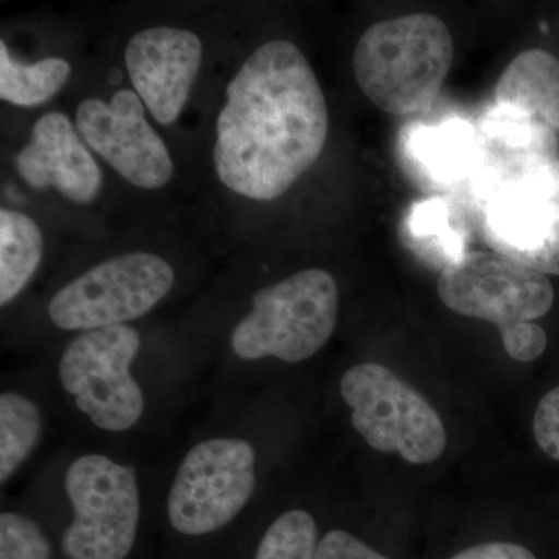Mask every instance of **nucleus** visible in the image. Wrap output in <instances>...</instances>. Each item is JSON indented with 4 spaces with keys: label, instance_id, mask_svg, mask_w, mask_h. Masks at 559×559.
Masks as SVG:
<instances>
[{
    "label": "nucleus",
    "instance_id": "1",
    "mask_svg": "<svg viewBox=\"0 0 559 559\" xmlns=\"http://www.w3.org/2000/svg\"><path fill=\"white\" fill-rule=\"evenodd\" d=\"M329 106L296 44L270 40L227 86L216 120V175L234 193L274 201L310 170L329 138Z\"/></svg>",
    "mask_w": 559,
    "mask_h": 559
},
{
    "label": "nucleus",
    "instance_id": "2",
    "mask_svg": "<svg viewBox=\"0 0 559 559\" xmlns=\"http://www.w3.org/2000/svg\"><path fill=\"white\" fill-rule=\"evenodd\" d=\"M454 40L443 20L417 13L377 22L364 32L353 70L360 91L390 116L428 109L450 73Z\"/></svg>",
    "mask_w": 559,
    "mask_h": 559
},
{
    "label": "nucleus",
    "instance_id": "3",
    "mask_svg": "<svg viewBox=\"0 0 559 559\" xmlns=\"http://www.w3.org/2000/svg\"><path fill=\"white\" fill-rule=\"evenodd\" d=\"M437 290L451 311L495 323L510 358L532 362L546 352V331L533 320L554 307L547 275L502 253L471 252L444 266Z\"/></svg>",
    "mask_w": 559,
    "mask_h": 559
},
{
    "label": "nucleus",
    "instance_id": "4",
    "mask_svg": "<svg viewBox=\"0 0 559 559\" xmlns=\"http://www.w3.org/2000/svg\"><path fill=\"white\" fill-rule=\"evenodd\" d=\"M337 311L340 288L330 272H297L257 290L252 310L231 333V349L245 360L301 362L325 347Z\"/></svg>",
    "mask_w": 559,
    "mask_h": 559
},
{
    "label": "nucleus",
    "instance_id": "5",
    "mask_svg": "<svg viewBox=\"0 0 559 559\" xmlns=\"http://www.w3.org/2000/svg\"><path fill=\"white\" fill-rule=\"evenodd\" d=\"M341 395L356 432L373 450L396 452L414 465L436 462L447 450L440 415L421 393L377 362L345 371Z\"/></svg>",
    "mask_w": 559,
    "mask_h": 559
},
{
    "label": "nucleus",
    "instance_id": "6",
    "mask_svg": "<svg viewBox=\"0 0 559 559\" xmlns=\"http://www.w3.org/2000/svg\"><path fill=\"white\" fill-rule=\"evenodd\" d=\"M64 488L73 521L62 538L68 559H124L134 547L140 492L134 466L86 454L70 463Z\"/></svg>",
    "mask_w": 559,
    "mask_h": 559
},
{
    "label": "nucleus",
    "instance_id": "7",
    "mask_svg": "<svg viewBox=\"0 0 559 559\" xmlns=\"http://www.w3.org/2000/svg\"><path fill=\"white\" fill-rule=\"evenodd\" d=\"M140 344L132 326L116 325L84 331L62 352V389L98 429L123 432L142 418L145 399L131 373Z\"/></svg>",
    "mask_w": 559,
    "mask_h": 559
},
{
    "label": "nucleus",
    "instance_id": "8",
    "mask_svg": "<svg viewBox=\"0 0 559 559\" xmlns=\"http://www.w3.org/2000/svg\"><path fill=\"white\" fill-rule=\"evenodd\" d=\"M175 285L160 257L132 252L102 261L51 297L49 318L58 329L91 331L127 325L148 314Z\"/></svg>",
    "mask_w": 559,
    "mask_h": 559
},
{
    "label": "nucleus",
    "instance_id": "9",
    "mask_svg": "<svg viewBox=\"0 0 559 559\" xmlns=\"http://www.w3.org/2000/svg\"><path fill=\"white\" fill-rule=\"evenodd\" d=\"M255 450L246 440L219 437L191 448L168 492L173 528L202 536L226 527L255 491Z\"/></svg>",
    "mask_w": 559,
    "mask_h": 559
},
{
    "label": "nucleus",
    "instance_id": "10",
    "mask_svg": "<svg viewBox=\"0 0 559 559\" xmlns=\"http://www.w3.org/2000/svg\"><path fill=\"white\" fill-rule=\"evenodd\" d=\"M81 139L121 178L143 190L170 182L173 160L167 145L145 117L138 92H116L109 103L86 98L76 109Z\"/></svg>",
    "mask_w": 559,
    "mask_h": 559
},
{
    "label": "nucleus",
    "instance_id": "11",
    "mask_svg": "<svg viewBox=\"0 0 559 559\" xmlns=\"http://www.w3.org/2000/svg\"><path fill=\"white\" fill-rule=\"evenodd\" d=\"M124 61L135 92L157 123H175L200 72L201 39L182 28H146L132 36Z\"/></svg>",
    "mask_w": 559,
    "mask_h": 559
},
{
    "label": "nucleus",
    "instance_id": "12",
    "mask_svg": "<svg viewBox=\"0 0 559 559\" xmlns=\"http://www.w3.org/2000/svg\"><path fill=\"white\" fill-rule=\"evenodd\" d=\"M16 170L32 189H55L75 204H90L103 186L100 167L61 112L36 121L31 142L16 156Z\"/></svg>",
    "mask_w": 559,
    "mask_h": 559
},
{
    "label": "nucleus",
    "instance_id": "13",
    "mask_svg": "<svg viewBox=\"0 0 559 559\" xmlns=\"http://www.w3.org/2000/svg\"><path fill=\"white\" fill-rule=\"evenodd\" d=\"M489 248L544 275H559V201L528 189L500 194L485 221Z\"/></svg>",
    "mask_w": 559,
    "mask_h": 559
},
{
    "label": "nucleus",
    "instance_id": "14",
    "mask_svg": "<svg viewBox=\"0 0 559 559\" xmlns=\"http://www.w3.org/2000/svg\"><path fill=\"white\" fill-rule=\"evenodd\" d=\"M499 108L540 119L559 131V60L549 51H522L496 84Z\"/></svg>",
    "mask_w": 559,
    "mask_h": 559
},
{
    "label": "nucleus",
    "instance_id": "15",
    "mask_svg": "<svg viewBox=\"0 0 559 559\" xmlns=\"http://www.w3.org/2000/svg\"><path fill=\"white\" fill-rule=\"evenodd\" d=\"M44 255L38 224L16 210H0V305L5 307L28 285Z\"/></svg>",
    "mask_w": 559,
    "mask_h": 559
},
{
    "label": "nucleus",
    "instance_id": "16",
    "mask_svg": "<svg viewBox=\"0 0 559 559\" xmlns=\"http://www.w3.org/2000/svg\"><path fill=\"white\" fill-rule=\"evenodd\" d=\"M70 64L62 58L24 64L11 57L9 47L0 40V98L14 106L33 108L44 105L68 83Z\"/></svg>",
    "mask_w": 559,
    "mask_h": 559
},
{
    "label": "nucleus",
    "instance_id": "17",
    "mask_svg": "<svg viewBox=\"0 0 559 559\" xmlns=\"http://www.w3.org/2000/svg\"><path fill=\"white\" fill-rule=\"evenodd\" d=\"M43 414L35 401L16 392L0 396V480L7 484L43 437Z\"/></svg>",
    "mask_w": 559,
    "mask_h": 559
},
{
    "label": "nucleus",
    "instance_id": "18",
    "mask_svg": "<svg viewBox=\"0 0 559 559\" xmlns=\"http://www.w3.org/2000/svg\"><path fill=\"white\" fill-rule=\"evenodd\" d=\"M318 524L305 510H289L272 522L255 559H316Z\"/></svg>",
    "mask_w": 559,
    "mask_h": 559
},
{
    "label": "nucleus",
    "instance_id": "19",
    "mask_svg": "<svg viewBox=\"0 0 559 559\" xmlns=\"http://www.w3.org/2000/svg\"><path fill=\"white\" fill-rule=\"evenodd\" d=\"M51 547L32 518L5 511L0 516V559H50Z\"/></svg>",
    "mask_w": 559,
    "mask_h": 559
},
{
    "label": "nucleus",
    "instance_id": "20",
    "mask_svg": "<svg viewBox=\"0 0 559 559\" xmlns=\"http://www.w3.org/2000/svg\"><path fill=\"white\" fill-rule=\"evenodd\" d=\"M533 436L540 450L559 462V385L539 401L533 418Z\"/></svg>",
    "mask_w": 559,
    "mask_h": 559
},
{
    "label": "nucleus",
    "instance_id": "21",
    "mask_svg": "<svg viewBox=\"0 0 559 559\" xmlns=\"http://www.w3.org/2000/svg\"><path fill=\"white\" fill-rule=\"evenodd\" d=\"M428 140L430 145L425 146V154L428 156L426 162L437 170H443L444 167L448 173H452L454 168H459L466 160L468 140H466L465 132H432Z\"/></svg>",
    "mask_w": 559,
    "mask_h": 559
},
{
    "label": "nucleus",
    "instance_id": "22",
    "mask_svg": "<svg viewBox=\"0 0 559 559\" xmlns=\"http://www.w3.org/2000/svg\"><path fill=\"white\" fill-rule=\"evenodd\" d=\"M316 559H390L344 530H331L319 540Z\"/></svg>",
    "mask_w": 559,
    "mask_h": 559
},
{
    "label": "nucleus",
    "instance_id": "23",
    "mask_svg": "<svg viewBox=\"0 0 559 559\" xmlns=\"http://www.w3.org/2000/svg\"><path fill=\"white\" fill-rule=\"evenodd\" d=\"M450 559H538L525 547L513 543H487L469 547Z\"/></svg>",
    "mask_w": 559,
    "mask_h": 559
}]
</instances>
